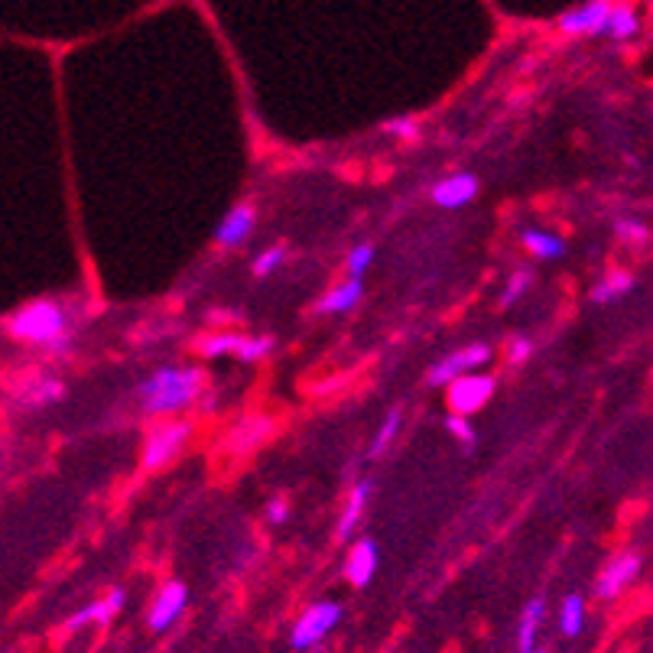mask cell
I'll return each mask as SVG.
<instances>
[{
    "label": "cell",
    "instance_id": "cell-1",
    "mask_svg": "<svg viewBox=\"0 0 653 653\" xmlns=\"http://www.w3.org/2000/svg\"><path fill=\"white\" fill-rule=\"evenodd\" d=\"M205 390V374L199 368H160L147 384L140 387L143 410L160 413H179L189 410Z\"/></svg>",
    "mask_w": 653,
    "mask_h": 653
},
{
    "label": "cell",
    "instance_id": "cell-2",
    "mask_svg": "<svg viewBox=\"0 0 653 653\" xmlns=\"http://www.w3.org/2000/svg\"><path fill=\"white\" fill-rule=\"evenodd\" d=\"M7 329L10 335L23 338V342L59 348L65 338V312L59 303H52V299H39V303H30L13 312Z\"/></svg>",
    "mask_w": 653,
    "mask_h": 653
},
{
    "label": "cell",
    "instance_id": "cell-3",
    "mask_svg": "<svg viewBox=\"0 0 653 653\" xmlns=\"http://www.w3.org/2000/svg\"><path fill=\"white\" fill-rule=\"evenodd\" d=\"M338 621H342V605L338 602H316L309 605L299 621L293 624V634H290V644L293 650H312L316 644H322L329 637Z\"/></svg>",
    "mask_w": 653,
    "mask_h": 653
},
{
    "label": "cell",
    "instance_id": "cell-4",
    "mask_svg": "<svg viewBox=\"0 0 653 653\" xmlns=\"http://www.w3.org/2000/svg\"><path fill=\"white\" fill-rule=\"evenodd\" d=\"M192 436V426L182 420H169L150 429L147 442H143V465L147 468H163L186 449V442Z\"/></svg>",
    "mask_w": 653,
    "mask_h": 653
},
{
    "label": "cell",
    "instance_id": "cell-5",
    "mask_svg": "<svg viewBox=\"0 0 653 653\" xmlns=\"http://www.w3.org/2000/svg\"><path fill=\"white\" fill-rule=\"evenodd\" d=\"M491 397H494V377H488V374L475 371V374L455 377V381L449 384V407L459 416L478 413Z\"/></svg>",
    "mask_w": 653,
    "mask_h": 653
},
{
    "label": "cell",
    "instance_id": "cell-6",
    "mask_svg": "<svg viewBox=\"0 0 653 653\" xmlns=\"http://www.w3.org/2000/svg\"><path fill=\"white\" fill-rule=\"evenodd\" d=\"M491 361V348L488 345H468L455 355H446L442 361H436L429 368V384H452L455 377H465V374H475L478 368H485Z\"/></svg>",
    "mask_w": 653,
    "mask_h": 653
},
{
    "label": "cell",
    "instance_id": "cell-7",
    "mask_svg": "<svg viewBox=\"0 0 653 653\" xmlns=\"http://www.w3.org/2000/svg\"><path fill=\"white\" fill-rule=\"evenodd\" d=\"M608 10H611V0H585V4L572 7L559 17V30L566 36H602Z\"/></svg>",
    "mask_w": 653,
    "mask_h": 653
},
{
    "label": "cell",
    "instance_id": "cell-8",
    "mask_svg": "<svg viewBox=\"0 0 653 653\" xmlns=\"http://www.w3.org/2000/svg\"><path fill=\"white\" fill-rule=\"evenodd\" d=\"M186 602H189V595H186V585L182 582H166L160 595H156V602L150 608V628L153 631H166V628H173L176 618L186 611Z\"/></svg>",
    "mask_w": 653,
    "mask_h": 653
},
{
    "label": "cell",
    "instance_id": "cell-9",
    "mask_svg": "<svg viewBox=\"0 0 653 653\" xmlns=\"http://www.w3.org/2000/svg\"><path fill=\"white\" fill-rule=\"evenodd\" d=\"M637 572H641V556L637 553H624L618 556L615 563H608L602 569V576H598V598H615L621 595L628 585L637 579Z\"/></svg>",
    "mask_w": 653,
    "mask_h": 653
},
{
    "label": "cell",
    "instance_id": "cell-10",
    "mask_svg": "<svg viewBox=\"0 0 653 653\" xmlns=\"http://www.w3.org/2000/svg\"><path fill=\"white\" fill-rule=\"evenodd\" d=\"M478 195V179L472 173H455L433 186V202L439 208H462Z\"/></svg>",
    "mask_w": 653,
    "mask_h": 653
},
{
    "label": "cell",
    "instance_id": "cell-11",
    "mask_svg": "<svg viewBox=\"0 0 653 653\" xmlns=\"http://www.w3.org/2000/svg\"><path fill=\"white\" fill-rule=\"evenodd\" d=\"M377 543L371 537H364L358 540L355 546H351V553H348V563H345V576L348 582L355 585V589H364L371 579H374V572H377Z\"/></svg>",
    "mask_w": 653,
    "mask_h": 653
},
{
    "label": "cell",
    "instance_id": "cell-12",
    "mask_svg": "<svg viewBox=\"0 0 653 653\" xmlns=\"http://www.w3.org/2000/svg\"><path fill=\"white\" fill-rule=\"evenodd\" d=\"M254 231V208L251 205H234L231 212L221 218V225L215 228V241L221 247H238L247 241V234Z\"/></svg>",
    "mask_w": 653,
    "mask_h": 653
},
{
    "label": "cell",
    "instance_id": "cell-13",
    "mask_svg": "<svg viewBox=\"0 0 653 653\" xmlns=\"http://www.w3.org/2000/svg\"><path fill=\"white\" fill-rule=\"evenodd\" d=\"M124 605H127L124 589H114L111 595H104V598H98V602L85 605L75 618H69V631L85 628V624H108L114 615H121Z\"/></svg>",
    "mask_w": 653,
    "mask_h": 653
},
{
    "label": "cell",
    "instance_id": "cell-14",
    "mask_svg": "<svg viewBox=\"0 0 653 653\" xmlns=\"http://www.w3.org/2000/svg\"><path fill=\"white\" fill-rule=\"evenodd\" d=\"M637 30H641V17H637V10L634 4H628V0H611V10H608V20H605V30L611 39H618V43H624V39H631L637 36Z\"/></svg>",
    "mask_w": 653,
    "mask_h": 653
},
{
    "label": "cell",
    "instance_id": "cell-15",
    "mask_svg": "<svg viewBox=\"0 0 653 653\" xmlns=\"http://www.w3.org/2000/svg\"><path fill=\"white\" fill-rule=\"evenodd\" d=\"M368 498H371V481H358V485L351 488V494H348V504H345V511H342V520H338V530H335L338 540H348L351 533H355L358 520L364 514V507H368Z\"/></svg>",
    "mask_w": 653,
    "mask_h": 653
},
{
    "label": "cell",
    "instance_id": "cell-16",
    "mask_svg": "<svg viewBox=\"0 0 653 653\" xmlns=\"http://www.w3.org/2000/svg\"><path fill=\"white\" fill-rule=\"evenodd\" d=\"M361 293H364L361 280L348 277L342 286H335V290H329L319 299V312H322V316H338V312H348L351 306H358Z\"/></svg>",
    "mask_w": 653,
    "mask_h": 653
},
{
    "label": "cell",
    "instance_id": "cell-17",
    "mask_svg": "<svg viewBox=\"0 0 653 653\" xmlns=\"http://www.w3.org/2000/svg\"><path fill=\"white\" fill-rule=\"evenodd\" d=\"M543 615H546V602H543V598H530V605L524 608V618H520V628H517V647H520V653H533V650H537V634H540Z\"/></svg>",
    "mask_w": 653,
    "mask_h": 653
},
{
    "label": "cell",
    "instance_id": "cell-18",
    "mask_svg": "<svg viewBox=\"0 0 653 653\" xmlns=\"http://www.w3.org/2000/svg\"><path fill=\"white\" fill-rule=\"evenodd\" d=\"M524 247L540 260H556V257L566 254L563 238H556V234H550V231H537V228L524 231Z\"/></svg>",
    "mask_w": 653,
    "mask_h": 653
},
{
    "label": "cell",
    "instance_id": "cell-19",
    "mask_svg": "<svg viewBox=\"0 0 653 653\" xmlns=\"http://www.w3.org/2000/svg\"><path fill=\"white\" fill-rule=\"evenodd\" d=\"M634 277L631 273H611V277H602L592 286V299L595 303H615L624 293H631Z\"/></svg>",
    "mask_w": 653,
    "mask_h": 653
},
{
    "label": "cell",
    "instance_id": "cell-20",
    "mask_svg": "<svg viewBox=\"0 0 653 653\" xmlns=\"http://www.w3.org/2000/svg\"><path fill=\"white\" fill-rule=\"evenodd\" d=\"M585 624V602L579 595H566L563 608H559V628H563L566 637H576Z\"/></svg>",
    "mask_w": 653,
    "mask_h": 653
},
{
    "label": "cell",
    "instance_id": "cell-21",
    "mask_svg": "<svg viewBox=\"0 0 653 653\" xmlns=\"http://www.w3.org/2000/svg\"><path fill=\"white\" fill-rule=\"evenodd\" d=\"M241 338H244V335H234V332L208 335V338H202V342H199V348H202L205 358H228V355H238Z\"/></svg>",
    "mask_w": 653,
    "mask_h": 653
},
{
    "label": "cell",
    "instance_id": "cell-22",
    "mask_svg": "<svg viewBox=\"0 0 653 653\" xmlns=\"http://www.w3.org/2000/svg\"><path fill=\"white\" fill-rule=\"evenodd\" d=\"M65 394V387L59 381H52V377H43V381L30 384V390L23 394V403L26 407H46V403L59 400Z\"/></svg>",
    "mask_w": 653,
    "mask_h": 653
},
{
    "label": "cell",
    "instance_id": "cell-23",
    "mask_svg": "<svg viewBox=\"0 0 653 653\" xmlns=\"http://www.w3.org/2000/svg\"><path fill=\"white\" fill-rule=\"evenodd\" d=\"M400 423H403V413H400V410H390V413L384 416V423H381V429H377V436H374V442H371V455L387 452V446H390V442H394V436L400 433Z\"/></svg>",
    "mask_w": 653,
    "mask_h": 653
},
{
    "label": "cell",
    "instance_id": "cell-24",
    "mask_svg": "<svg viewBox=\"0 0 653 653\" xmlns=\"http://www.w3.org/2000/svg\"><path fill=\"white\" fill-rule=\"evenodd\" d=\"M371 260H374V247L371 244H358L355 251H348V277H355L361 280L364 277V270L371 267Z\"/></svg>",
    "mask_w": 653,
    "mask_h": 653
},
{
    "label": "cell",
    "instance_id": "cell-25",
    "mask_svg": "<svg viewBox=\"0 0 653 653\" xmlns=\"http://www.w3.org/2000/svg\"><path fill=\"white\" fill-rule=\"evenodd\" d=\"M530 290V270H517L511 280H507L504 293H501V306H514L520 296Z\"/></svg>",
    "mask_w": 653,
    "mask_h": 653
},
{
    "label": "cell",
    "instance_id": "cell-26",
    "mask_svg": "<svg viewBox=\"0 0 653 653\" xmlns=\"http://www.w3.org/2000/svg\"><path fill=\"white\" fill-rule=\"evenodd\" d=\"M446 429L462 442V446H475L478 442V436H475V429H472V423L465 420V416H459V413H452L449 420H446Z\"/></svg>",
    "mask_w": 653,
    "mask_h": 653
},
{
    "label": "cell",
    "instance_id": "cell-27",
    "mask_svg": "<svg viewBox=\"0 0 653 653\" xmlns=\"http://www.w3.org/2000/svg\"><path fill=\"white\" fill-rule=\"evenodd\" d=\"M280 264H283V251L280 247H270V251H264L254 260V277H270Z\"/></svg>",
    "mask_w": 653,
    "mask_h": 653
},
{
    "label": "cell",
    "instance_id": "cell-28",
    "mask_svg": "<svg viewBox=\"0 0 653 653\" xmlns=\"http://www.w3.org/2000/svg\"><path fill=\"white\" fill-rule=\"evenodd\" d=\"M387 134H394L400 140H416L420 137V127H416V121H410V117H394V121H387L384 124Z\"/></svg>",
    "mask_w": 653,
    "mask_h": 653
},
{
    "label": "cell",
    "instance_id": "cell-29",
    "mask_svg": "<svg viewBox=\"0 0 653 653\" xmlns=\"http://www.w3.org/2000/svg\"><path fill=\"white\" fill-rule=\"evenodd\" d=\"M618 238H621V241L644 244V241H647V228L641 225V221H618Z\"/></svg>",
    "mask_w": 653,
    "mask_h": 653
},
{
    "label": "cell",
    "instance_id": "cell-30",
    "mask_svg": "<svg viewBox=\"0 0 653 653\" xmlns=\"http://www.w3.org/2000/svg\"><path fill=\"white\" fill-rule=\"evenodd\" d=\"M530 351H533V342L530 338H514L511 345H507V355H511L514 364H524L530 358Z\"/></svg>",
    "mask_w": 653,
    "mask_h": 653
},
{
    "label": "cell",
    "instance_id": "cell-31",
    "mask_svg": "<svg viewBox=\"0 0 653 653\" xmlns=\"http://www.w3.org/2000/svg\"><path fill=\"white\" fill-rule=\"evenodd\" d=\"M267 517H270V524H283V520H286V501H270L267 504Z\"/></svg>",
    "mask_w": 653,
    "mask_h": 653
},
{
    "label": "cell",
    "instance_id": "cell-32",
    "mask_svg": "<svg viewBox=\"0 0 653 653\" xmlns=\"http://www.w3.org/2000/svg\"><path fill=\"white\" fill-rule=\"evenodd\" d=\"M533 653H543V650H533Z\"/></svg>",
    "mask_w": 653,
    "mask_h": 653
}]
</instances>
